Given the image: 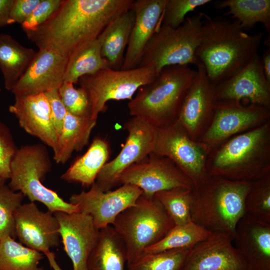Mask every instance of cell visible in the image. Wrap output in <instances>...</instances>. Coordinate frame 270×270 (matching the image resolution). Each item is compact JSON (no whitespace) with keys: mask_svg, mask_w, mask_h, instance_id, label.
<instances>
[{"mask_svg":"<svg viewBox=\"0 0 270 270\" xmlns=\"http://www.w3.org/2000/svg\"><path fill=\"white\" fill-rule=\"evenodd\" d=\"M132 0H62L44 24L25 32L38 48L52 46L69 56L82 44L97 39L114 19L132 8Z\"/></svg>","mask_w":270,"mask_h":270,"instance_id":"1","label":"cell"},{"mask_svg":"<svg viewBox=\"0 0 270 270\" xmlns=\"http://www.w3.org/2000/svg\"><path fill=\"white\" fill-rule=\"evenodd\" d=\"M260 32L248 34L236 20L212 18L204 13L201 40L196 52L198 63L216 86L234 74L257 54L262 40Z\"/></svg>","mask_w":270,"mask_h":270,"instance_id":"2","label":"cell"},{"mask_svg":"<svg viewBox=\"0 0 270 270\" xmlns=\"http://www.w3.org/2000/svg\"><path fill=\"white\" fill-rule=\"evenodd\" d=\"M206 168L210 176L237 182L270 174V120L212 149Z\"/></svg>","mask_w":270,"mask_h":270,"instance_id":"3","label":"cell"},{"mask_svg":"<svg viewBox=\"0 0 270 270\" xmlns=\"http://www.w3.org/2000/svg\"><path fill=\"white\" fill-rule=\"evenodd\" d=\"M196 75L188 66L162 68L150 83L142 86L128 104L130 114L157 128L175 122Z\"/></svg>","mask_w":270,"mask_h":270,"instance_id":"4","label":"cell"},{"mask_svg":"<svg viewBox=\"0 0 270 270\" xmlns=\"http://www.w3.org/2000/svg\"><path fill=\"white\" fill-rule=\"evenodd\" d=\"M252 182L210 176L192 190V220L234 239L236 225L244 214L245 198Z\"/></svg>","mask_w":270,"mask_h":270,"instance_id":"5","label":"cell"},{"mask_svg":"<svg viewBox=\"0 0 270 270\" xmlns=\"http://www.w3.org/2000/svg\"><path fill=\"white\" fill-rule=\"evenodd\" d=\"M112 226L124 244L128 265L162 239L174 224L154 196L142 193L134 205L116 216Z\"/></svg>","mask_w":270,"mask_h":270,"instance_id":"6","label":"cell"},{"mask_svg":"<svg viewBox=\"0 0 270 270\" xmlns=\"http://www.w3.org/2000/svg\"><path fill=\"white\" fill-rule=\"evenodd\" d=\"M51 166L48 153L44 146L34 144L21 146L10 163L8 186L14 192H21L30 202L44 204L52 214L80 212L78 205L66 202L56 192L43 184Z\"/></svg>","mask_w":270,"mask_h":270,"instance_id":"7","label":"cell"},{"mask_svg":"<svg viewBox=\"0 0 270 270\" xmlns=\"http://www.w3.org/2000/svg\"><path fill=\"white\" fill-rule=\"evenodd\" d=\"M203 18L200 12L186 18L178 28L160 24L147 44L139 66L152 67L158 73L169 66H196Z\"/></svg>","mask_w":270,"mask_h":270,"instance_id":"8","label":"cell"},{"mask_svg":"<svg viewBox=\"0 0 270 270\" xmlns=\"http://www.w3.org/2000/svg\"><path fill=\"white\" fill-rule=\"evenodd\" d=\"M157 74L148 66L128 70L108 68L80 78V87L87 92L91 102V119L97 121L110 100H131L139 88L151 82Z\"/></svg>","mask_w":270,"mask_h":270,"instance_id":"9","label":"cell"},{"mask_svg":"<svg viewBox=\"0 0 270 270\" xmlns=\"http://www.w3.org/2000/svg\"><path fill=\"white\" fill-rule=\"evenodd\" d=\"M210 152L204 143L192 140L176 120L158 128L152 153L170 160L190 178L194 188L210 177L206 168Z\"/></svg>","mask_w":270,"mask_h":270,"instance_id":"10","label":"cell"},{"mask_svg":"<svg viewBox=\"0 0 270 270\" xmlns=\"http://www.w3.org/2000/svg\"><path fill=\"white\" fill-rule=\"evenodd\" d=\"M124 128L128 132L124 144L116 156L102 167L94 182L104 192L118 186L122 174L152 153L154 148L157 128L144 120L132 116L124 123Z\"/></svg>","mask_w":270,"mask_h":270,"instance_id":"11","label":"cell"},{"mask_svg":"<svg viewBox=\"0 0 270 270\" xmlns=\"http://www.w3.org/2000/svg\"><path fill=\"white\" fill-rule=\"evenodd\" d=\"M270 120V108L241 102H215L212 121L201 138L210 150L232 137Z\"/></svg>","mask_w":270,"mask_h":270,"instance_id":"12","label":"cell"},{"mask_svg":"<svg viewBox=\"0 0 270 270\" xmlns=\"http://www.w3.org/2000/svg\"><path fill=\"white\" fill-rule=\"evenodd\" d=\"M124 184L135 186L148 196L175 188L194 189L192 181L170 160L154 153L122 174L118 186Z\"/></svg>","mask_w":270,"mask_h":270,"instance_id":"13","label":"cell"},{"mask_svg":"<svg viewBox=\"0 0 270 270\" xmlns=\"http://www.w3.org/2000/svg\"><path fill=\"white\" fill-rule=\"evenodd\" d=\"M142 194L140 188L132 184H124L114 190L104 192L94 183L88 190L72 194L70 202L90 216L100 230L112 225L116 216L134 205Z\"/></svg>","mask_w":270,"mask_h":270,"instance_id":"14","label":"cell"},{"mask_svg":"<svg viewBox=\"0 0 270 270\" xmlns=\"http://www.w3.org/2000/svg\"><path fill=\"white\" fill-rule=\"evenodd\" d=\"M38 48L26 72L10 91L14 96L58 90L64 82L68 56L51 46Z\"/></svg>","mask_w":270,"mask_h":270,"instance_id":"15","label":"cell"},{"mask_svg":"<svg viewBox=\"0 0 270 270\" xmlns=\"http://www.w3.org/2000/svg\"><path fill=\"white\" fill-rule=\"evenodd\" d=\"M215 102L247 100L249 104L270 108V82L257 54L240 70L214 86Z\"/></svg>","mask_w":270,"mask_h":270,"instance_id":"16","label":"cell"},{"mask_svg":"<svg viewBox=\"0 0 270 270\" xmlns=\"http://www.w3.org/2000/svg\"><path fill=\"white\" fill-rule=\"evenodd\" d=\"M196 75L182 105L176 121L191 138L200 141L209 127L214 114V86L203 66L198 63Z\"/></svg>","mask_w":270,"mask_h":270,"instance_id":"17","label":"cell"},{"mask_svg":"<svg viewBox=\"0 0 270 270\" xmlns=\"http://www.w3.org/2000/svg\"><path fill=\"white\" fill-rule=\"evenodd\" d=\"M16 236L23 245L43 254L60 242L54 214L40 210L34 202L22 204L15 214Z\"/></svg>","mask_w":270,"mask_h":270,"instance_id":"18","label":"cell"},{"mask_svg":"<svg viewBox=\"0 0 270 270\" xmlns=\"http://www.w3.org/2000/svg\"><path fill=\"white\" fill-rule=\"evenodd\" d=\"M59 224L64 250L70 259L73 270H88V256L98 241L100 230L92 217L78 212L54 214Z\"/></svg>","mask_w":270,"mask_h":270,"instance_id":"19","label":"cell"},{"mask_svg":"<svg viewBox=\"0 0 270 270\" xmlns=\"http://www.w3.org/2000/svg\"><path fill=\"white\" fill-rule=\"evenodd\" d=\"M182 270H248L233 244L222 232H212L190 250Z\"/></svg>","mask_w":270,"mask_h":270,"instance_id":"20","label":"cell"},{"mask_svg":"<svg viewBox=\"0 0 270 270\" xmlns=\"http://www.w3.org/2000/svg\"><path fill=\"white\" fill-rule=\"evenodd\" d=\"M233 244L248 270H270V223L244 214L236 225Z\"/></svg>","mask_w":270,"mask_h":270,"instance_id":"21","label":"cell"},{"mask_svg":"<svg viewBox=\"0 0 270 270\" xmlns=\"http://www.w3.org/2000/svg\"><path fill=\"white\" fill-rule=\"evenodd\" d=\"M166 0H133L134 22L121 70H131L140 66L147 44L160 25Z\"/></svg>","mask_w":270,"mask_h":270,"instance_id":"22","label":"cell"},{"mask_svg":"<svg viewBox=\"0 0 270 270\" xmlns=\"http://www.w3.org/2000/svg\"><path fill=\"white\" fill-rule=\"evenodd\" d=\"M8 110L27 133L40 139L52 150H54L58 136L50 104L44 93L14 96V102L9 106Z\"/></svg>","mask_w":270,"mask_h":270,"instance_id":"23","label":"cell"},{"mask_svg":"<svg viewBox=\"0 0 270 270\" xmlns=\"http://www.w3.org/2000/svg\"><path fill=\"white\" fill-rule=\"evenodd\" d=\"M134 22L131 8L112 20L97 38L102 55L112 69L121 68Z\"/></svg>","mask_w":270,"mask_h":270,"instance_id":"24","label":"cell"},{"mask_svg":"<svg viewBox=\"0 0 270 270\" xmlns=\"http://www.w3.org/2000/svg\"><path fill=\"white\" fill-rule=\"evenodd\" d=\"M124 244L112 225L100 230L99 236L87 262L88 270H126Z\"/></svg>","mask_w":270,"mask_h":270,"instance_id":"25","label":"cell"},{"mask_svg":"<svg viewBox=\"0 0 270 270\" xmlns=\"http://www.w3.org/2000/svg\"><path fill=\"white\" fill-rule=\"evenodd\" d=\"M109 155L110 148L107 142L100 137L96 138L87 151L60 178L68 182H77L84 186H91L107 162Z\"/></svg>","mask_w":270,"mask_h":270,"instance_id":"26","label":"cell"},{"mask_svg":"<svg viewBox=\"0 0 270 270\" xmlns=\"http://www.w3.org/2000/svg\"><path fill=\"white\" fill-rule=\"evenodd\" d=\"M36 52L32 48L20 44L11 36L0 34V70L6 90L11 91Z\"/></svg>","mask_w":270,"mask_h":270,"instance_id":"27","label":"cell"},{"mask_svg":"<svg viewBox=\"0 0 270 270\" xmlns=\"http://www.w3.org/2000/svg\"><path fill=\"white\" fill-rule=\"evenodd\" d=\"M96 124L90 118H82L68 112L58 136L54 152V160L57 164H65L74 151L81 150L88 142Z\"/></svg>","mask_w":270,"mask_h":270,"instance_id":"28","label":"cell"},{"mask_svg":"<svg viewBox=\"0 0 270 270\" xmlns=\"http://www.w3.org/2000/svg\"><path fill=\"white\" fill-rule=\"evenodd\" d=\"M110 68L102 57L97 39L87 42L76 48L69 56L64 81L76 84L82 77Z\"/></svg>","mask_w":270,"mask_h":270,"instance_id":"29","label":"cell"},{"mask_svg":"<svg viewBox=\"0 0 270 270\" xmlns=\"http://www.w3.org/2000/svg\"><path fill=\"white\" fill-rule=\"evenodd\" d=\"M214 4L217 9L228 8L226 14L232 15L244 30L261 23L270 33V0H224Z\"/></svg>","mask_w":270,"mask_h":270,"instance_id":"30","label":"cell"},{"mask_svg":"<svg viewBox=\"0 0 270 270\" xmlns=\"http://www.w3.org/2000/svg\"><path fill=\"white\" fill-rule=\"evenodd\" d=\"M44 256L10 236L0 240V270H44L38 265Z\"/></svg>","mask_w":270,"mask_h":270,"instance_id":"31","label":"cell"},{"mask_svg":"<svg viewBox=\"0 0 270 270\" xmlns=\"http://www.w3.org/2000/svg\"><path fill=\"white\" fill-rule=\"evenodd\" d=\"M212 232L192 221L183 225L174 226L162 239L146 248L144 254L174 249H190L206 239Z\"/></svg>","mask_w":270,"mask_h":270,"instance_id":"32","label":"cell"},{"mask_svg":"<svg viewBox=\"0 0 270 270\" xmlns=\"http://www.w3.org/2000/svg\"><path fill=\"white\" fill-rule=\"evenodd\" d=\"M192 190L175 188L158 192L154 195L174 226L183 225L192 221L190 212Z\"/></svg>","mask_w":270,"mask_h":270,"instance_id":"33","label":"cell"},{"mask_svg":"<svg viewBox=\"0 0 270 270\" xmlns=\"http://www.w3.org/2000/svg\"><path fill=\"white\" fill-rule=\"evenodd\" d=\"M190 248L145 254L126 265V270H182Z\"/></svg>","mask_w":270,"mask_h":270,"instance_id":"34","label":"cell"},{"mask_svg":"<svg viewBox=\"0 0 270 270\" xmlns=\"http://www.w3.org/2000/svg\"><path fill=\"white\" fill-rule=\"evenodd\" d=\"M244 214L270 223V174L252 182L245 198Z\"/></svg>","mask_w":270,"mask_h":270,"instance_id":"35","label":"cell"},{"mask_svg":"<svg viewBox=\"0 0 270 270\" xmlns=\"http://www.w3.org/2000/svg\"><path fill=\"white\" fill-rule=\"evenodd\" d=\"M24 195L5 184L0 186V240L10 236L15 239V214L22 204Z\"/></svg>","mask_w":270,"mask_h":270,"instance_id":"36","label":"cell"},{"mask_svg":"<svg viewBox=\"0 0 270 270\" xmlns=\"http://www.w3.org/2000/svg\"><path fill=\"white\" fill-rule=\"evenodd\" d=\"M58 92L68 112L80 118H90L91 102L82 88H76L73 83L64 81Z\"/></svg>","mask_w":270,"mask_h":270,"instance_id":"37","label":"cell"},{"mask_svg":"<svg viewBox=\"0 0 270 270\" xmlns=\"http://www.w3.org/2000/svg\"><path fill=\"white\" fill-rule=\"evenodd\" d=\"M210 2V0H166L160 24L178 28L184 22L188 12Z\"/></svg>","mask_w":270,"mask_h":270,"instance_id":"38","label":"cell"},{"mask_svg":"<svg viewBox=\"0 0 270 270\" xmlns=\"http://www.w3.org/2000/svg\"><path fill=\"white\" fill-rule=\"evenodd\" d=\"M18 148L9 128L0 120V176L7 180L10 166Z\"/></svg>","mask_w":270,"mask_h":270,"instance_id":"39","label":"cell"},{"mask_svg":"<svg viewBox=\"0 0 270 270\" xmlns=\"http://www.w3.org/2000/svg\"><path fill=\"white\" fill-rule=\"evenodd\" d=\"M62 0H41L29 17L21 24L23 30L32 31L47 21L58 9Z\"/></svg>","mask_w":270,"mask_h":270,"instance_id":"40","label":"cell"},{"mask_svg":"<svg viewBox=\"0 0 270 270\" xmlns=\"http://www.w3.org/2000/svg\"><path fill=\"white\" fill-rule=\"evenodd\" d=\"M44 94L50 104L52 116L58 138L68 112L60 98L58 89H54Z\"/></svg>","mask_w":270,"mask_h":270,"instance_id":"41","label":"cell"},{"mask_svg":"<svg viewBox=\"0 0 270 270\" xmlns=\"http://www.w3.org/2000/svg\"><path fill=\"white\" fill-rule=\"evenodd\" d=\"M41 0H14L8 18V24H22L31 14Z\"/></svg>","mask_w":270,"mask_h":270,"instance_id":"42","label":"cell"},{"mask_svg":"<svg viewBox=\"0 0 270 270\" xmlns=\"http://www.w3.org/2000/svg\"><path fill=\"white\" fill-rule=\"evenodd\" d=\"M14 0H0V28L8 24L10 10Z\"/></svg>","mask_w":270,"mask_h":270,"instance_id":"43","label":"cell"},{"mask_svg":"<svg viewBox=\"0 0 270 270\" xmlns=\"http://www.w3.org/2000/svg\"><path fill=\"white\" fill-rule=\"evenodd\" d=\"M262 66L267 80L270 82V46L260 58Z\"/></svg>","mask_w":270,"mask_h":270,"instance_id":"44","label":"cell"},{"mask_svg":"<svg viewBox=\"0 0 270 270\" xmlns=\"http://www.w3.org/2000/svg\"><path fill=\"white\" fill-rule=\"evenodd\" d=\"M44 254L46 257L50 266L54 270H62L56 260L54 252L50 250L45 252Z\"/></svg>","mask_w":270,"mask_h":270,"instance_id":"45","label":"cell"},{"mask_svg":"<svg viewBox=\"0 0 270 270\" xmlns=\"http://www.w3.org/2000/svg\"><path fill=\"white\" fill-rule=\"evenodd\" d=\"M6 180L0 176V186L3 185L5 184Z\"/></svg>","mask_w":270,"mask_h":270,"instance_id":"46","label":"cell"}]
</instances>
